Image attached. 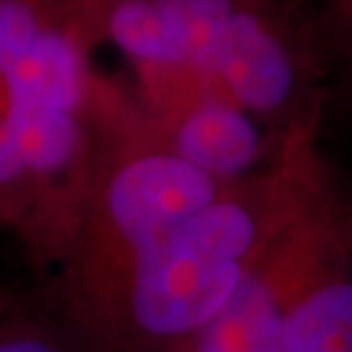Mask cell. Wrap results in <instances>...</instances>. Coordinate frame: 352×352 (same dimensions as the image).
Returning a JSON list of instances; mask_svg holds the SVG:
<instances>
[{"label": "cell", "instance_id": "obj_3", "mask_svg": "<svg viewBox=\"0 0 352 352\" xmlns=\"http://www.w3.org/2000/svg\"><path fill=\"white\" fill-rule=\"evenodd\" d=\"M154 128L180 160L219 183H235L261 170L282 139L266 133L261 120L217 94H204Z\"/></svg>", "mask_w": 352, "mask_h": 352}, {"label": "cell", "instance_id": "obj_6", "mask_svg": "<svg viewBox=\"0 0 352 352\" xmlns=\"http://www.w3.org/2000/svg\"><path fill=\"white\" fill-rule=\"evenodd\" d=\"M327 6L329 21L337 29V37L344 42L347 52L352 55V0H321Z\"/></svg>", "mask_w": 352, "mask_h": 352}, {"label": "cell", "instance_id": "obj_1", "mask_svg": "<svg viewBox=\"0 0 352 352\" xmlns=\"http://www.w3.org/2000/svg\"><path fill=\"white\" fill-rule=\"evenodd\" d=\"M331 177L318 120L285 131L261 170L151 245L76 324L107 352H188Z\"/></svg>", "mask_w": 352, "mask_h": 352}, {"label": "cell", "instance_id": "obj_4", "mask_svg": "<svg viewBox=\"0 0 352 352\" xmlns=\"http://www.w3.org/2000/svg\"><path fill=\"white\" fill-rule=\"evenodd\" d=\"M269 352H352V251L298 300Z\"/></svg>", "mask_w": 352, "mask_h": 352}, {"label": "cell", "instance_id": "obj_5", "mask_svg": "<svg viewBox=\"0 0 352 352\" xmlns=\"http://www.w3.org/2000/svg\"><path fill=\"white\" fill-rule=\"evenodd\" d=\"M0 352H65L34 329H0Z\"/></svg>", "mask_w": 352, "mask_h": 352}, {"label": "cell", "instance_id": "obj_2", "mask_svg": "<svg viewBox=\"0 0 352 352\" xmlns=\"http://www.w3.org/2000/svg\"><path fill=\"white\" fill-rule=\"evenodd\" d=\"M352 251V196L331 177L188 352H269L282 321Z\"/></svg>", "mask_w": 352, "mask_h": 352}, {"label": "cell", "instance_id": "obj_7", "mask_svg": "<svg viewBox=\"0 0 352 352\" xmlns=\"http://www.w3.org/2000/svg\"><path fill=\"white\" fill-rule=\"evenodd\" d=\"M65 3L81 16V21L89 26V32L97 39V21H100V16L113 6L115 0H65Z\"/></svg>", "mask_w": 352, "mask_h": 352}]
</instances>
